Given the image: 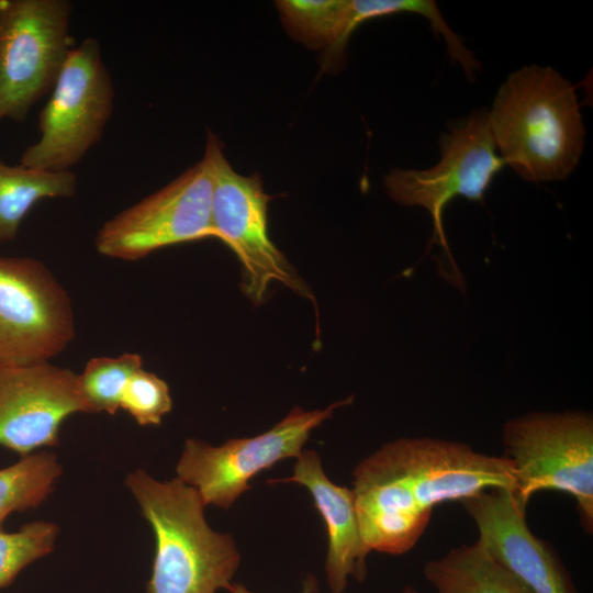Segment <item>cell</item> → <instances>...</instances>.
I'll return each mask as SVG.
<instances>
[{"instance_id":"obj_18","label":"cell","mask_w":593,"mask_h":593,"mask_svg":"<svg viewBox=\"0 0 593 593\" xmlns=\"http://www.w3.org/2000/svg\"><path fill=\"white\" fill-rule=\"evenodd\" d=\"M61 466L56 454L37 451L0 469V526L13 512L36 508L53 492Z\"/></svg>"},{"instance_id":"obj_11","label":"cell","mask_w":593,"mask_h":593,"mask_svg":"<svg viewBox=\"0 0 593 593\" xmlns=\"http://www.w3.org/2000/svg\"><path fill=\"white\" fill-rule=\"evenodd\" d=\"M440 159L428 169H392L384 177L388 195L399 204L428 211L434 238L449 258L443 227L445 206L456 197L482 201L493 178L505 166L497 153L488 111L478 110L455 122L439 139Z\"/></svg>"},{"instance_id":"obj_5","label":"cell","mask_w":593,"mask_h":593,"mask_svg":"<svg viewBox=\"0 0 593 593\" xmlns=\"http://www.w3.org/2000/svg\"><path fill=\"white\" fill-rule=\"evenodd\" d=\"M505 457L514 467V496L527 507L540 491L572 495L583 527L593 528V419L586 412L532 413L503 426Z\"/></svg>"},{"instance_id":"obj_1","label":"cell","mask_w":593,"mask_h":593,"mask_svg":"<svg viewBox=\"0 0 593 593\" xmlns=\"http://www.w3.org/2000/svg\"><path fill=\"white\" fill-rule=\"evenodd\" d=\"M354 495L368 551L402 555L426 529L436 505L490 489L514 493V467L461 443L399 438L365 458L354 470Z\"/></svg>"},{"instance_id":"obj_3","label":"cell","mask_w":593,"mask_h":593,"mask_svg":"<svg viewBox=\"0 0 593 593\" xmlns=\"http://www.w3.org/2000/svg\"><path fill=\"white\" fill-rule=\"evenodd\" d=\"M125 484L155 535L146 593L227 590L240 557L231 535L208 525L197 490L177 477L160 482L142 469L130 473Z\"/></svg>"},{"instance_id":"obj_21","label":"cell","mask_w":593,"mask_h":593,"mask_svg":"<svg viewBox=\"0 0 593 593\" xmlns=\"http://www.w3.org/2000/svg\"><path fill=\"white\" fill-rule=\"evenodd\" d=\"M120 409L141 426L159 425L163 416L172 409L169 387L165 380L142 367L130 379Z\"/></svg>"},{"instance_id":"obj_19","label":"cell","mask_w":593,"mask_h":593,"mask_svg":"<svg viewBox=\"0 0 593 593\" xmlns=\"http://www.w3.org/2000/svg\"><path fill=\"white\" fill-rule=\"evenodd\" d=\"M142 367L143 358L136 353L92 357L78 374L79 391L90 413L114 415L130 379Z\"/></svg>"},{"instance_id":"obj_14","label":"cell","mask_w":593,"mask_h":593,"mask_svg":"<svg viewBox=\"0 0 593 593\" xmlns=\"http://www.w3.org/2000/svg\"><path fill=\"white\" fill-rule=\"evenodd\" d=\"M296 459L291 477L267 482H294L309 490L326 525L327 583L332 593H343L349 577L362 581L367 575L369 551L361 538L354 492L327 478L316 451L303 450Z\"/></svg>"},{"instance_id":"obj_15","label":"cell","mask_w":593,"mask_h":593,"mask_svg":"<svg viewBox=\"0 0 593 593\" xmlns=\"http://www.w3.org/2000/svg\"><path fill=\"white\" fill-rule=\"evenodd\" d=\"M424 575L437 593H532L479 539L428 561Z\"/></svg>"},{"instance_id":"obj_16","label":"cell","mask_w":593,"mask_h":593,"mask_svg":"<svg viewBox=\"0 0 593 593\" xmlns=\"http://www.w3.org/2000/svg\"><path fill=\"white\" fill-rule=\"evenodd\" d=\"M76 191L77 175L71 170L51 172L0 161V244L16 238L23 220L37 202L69 199Z\"/></svg>"},{"instance_id":"obj_7","label":"cell","mask_w":593,"mask_h":593,"mask_svg":"<svg viewBox=\"0 0 593 593\" xmlns=\"http://www.w3.org/2000/svg\"><path fill=\"white\" fill-rule=\"evenodd\" d=\"M68 0H0V123L23 122L75 47Z\"/></svg>"},{"instance_id":"obj_17","label":"cell","mask_w":593,"mask_h":593,"mask_svg":"<svg viewBox=\"0 0 593 593\" xmlns=\"http://www.w3.org/2000/svg\"><path fill=\"white\" fill-rule=\"evenodd\" d=\"M276 7L291 37L309 48L325 51V67L339 63L345 0H279Z\"/></svg>"},{"instance_id":"obj_22","label":"cell","mask_w":593,"mask_h":593,"mask_svg":"<svg viewBox=\"0 0 593 593\" xmlns=\"http://www.w3.org/2000/svg\"><path fill=\"white\" fill-rule=\"evenodd\" d=\"M317 580L313 575H309L303 582V590L301 593H316L317 592ZM230 593H256L249 591L246 586L240 583H234L227 589ZM402 593H419L415 588L407 586L403 590Z\"/></svg>"},{"instance_id":"obj_8","label":"cell","mask_w":593,"mask_h":593,"mask_svg":"<svg viewBox=\"0 0 593 593\" xmlns=\"http://www.w3.org/2000/svg\"><path fill=\"white\" fill-rule=\"evenodd\" d=\"M213 167L200 161L164 188L108 220L94 238L105 257L137 261L160 248L215 237L212 225Z\"/></svg>"},{"instance_id":"obj_13","label":"cell","mask_w":593,"mask_h":593,"mask_svg":"<svg viewBox=\"0 0 593 593\" xmlns=\"http://www.w3.org/2000/svg\"><path fill=\"white\" fill-rule=\"evenodd\" d=\"M479 540L532 593H578L552 549L529 529L513 492L490 489L461 501Z\"/></svg>"},{"instance_id":"obj_12","label":"cell","mask_w":593,"mask_h":593,"mask_svg":"<svg viewBox=\"0 0 593 593\" xmlns=\"http://www.w3.org/2000/svg\"><path fill=\"white\" fill-rule=\"evenodd\" d=\"M76 413L90 410L70 369L0 363V446L21 456L56 446L63 422Z\"/></svg>"},{"instance_id":"obj_2","label":"cell","mask_w":593,"mask_h":593,"mask_svg":"<svg viewBox=\"0 0 593 593\" xmlns=\"http://www.w3.org/2000/svg\"><path fill=\"white\" fill-rule=\"evenodd\" d=\"M489 126L505 165L532 182L567 178L585 137L574 87L548 66H524L500 87Z\"/></svg>"},{"instance_id":"obj_6","label":"cell","mask_w":593,"mask_h":593,"mask_svg":"<svg viewBox=\"0 0 593 593\" xmlns=\"http://www.w3.org/2000/svg\"><path fill=\"white\" fill-rule=\"evenodd\" d=\"M205 152L213 167L212 225L242 264L240 288L255 304L264 302L268 288L280 282L314 302L306 283L298 276L268 233V202L258 174L235 171L222 150V143L208 131Z\"/></svg>"},{"instance_id":"obj_10","label":"cell","mask_w":593,"mask_h":593,"mask_svg":"<svg viewBox=\"0 0 593 593\" xmlns=\"http://www.w3.org/2000/svg\"><path fill=\"white\" fill-rule=\"evenodd\" d=\"M75 336L71 299L47 266L0 256V363L47 362Z\"/></svg>"},{"instance_id":"obj_9","label":"cell","mask_w":593,"mask_h":593,"mask_svg":"<svg viewBox=\"0 0 593 593\" xmlns=\"http://www.w3.org/2000/svg\"><path fill=\"white\" fill-rule=\"evenodd\" d=\"M353 398L324 410L296 406L269 430L250 438H231L221 446L189 438L176 467L177 478L194 488L204 505L228 510L249 490L251 478L282 459L299 457L311 432Z\"/></svg>"},{"instance_id":"obj_4","label":"cell","mask_w":593,"mask_h":593,"mask_svg":"<svg viewBox=\"0 0 593 593\" xmlns=\"http://www.w3.org/2000/svg\"><path fill=\"white\" fill-rule=\"evenodd\" d=\"M114 85L99 41L74 47L38 114L40 138L20 164L43 171L71 170L102 138L114 104Z\"/></svg>"},{"instance_id":"obj_20","label":"cell","mask_w":593,"mask_h":593,"mask_svg":"<svg viewBox=\"0 0 593 593\" xmlns=\"http://www.w3.org/2000/svg\"><path fill=\"white\" fill-rule=\"evenodd\" d=\"M58 535V526L36 521L9 533L0 526V590L9 586L30 563L49 555Z\"/></svg>"}]
</instances>
